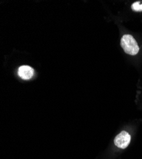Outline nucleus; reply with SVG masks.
I'll list each match as a JSON object with an SVG mask.
<instances>
[{"mask_svg": "<svg viewBox=\"0 0 142 159\" xmlns=\"http://www.w3.org/2000/svg\"><path fill=\"white\" fill-rule=\"evenodd\" d=\"M121 45L127 54L135 56L139 52V47L136 41L130 34H125L122 36L121 40Z\"/></svg>", "mask_w": 142, "mask_h": 159, "instance_id": "obj_1", "label": "nucleus"}, {"mask_svg": "<svg viewBox=\"0 0 142 159\" xmlns=\"http://www.w3.org/2000/svg\"><path fill=\"white\" fill-rule=\"evenodd\" d=\"M131 141V136L126 131H122L114 139V144L121 149L126 148Z\"/></svg>", "mask_w": 142, "mask_h": 159, "instance_id": "obj_2", "label": "nucleus"}, {"mask_svg": "<svg viewBox=\"0 0 142 159\" xmlns=\"http://www.w3.org/2000/svg\"><path fill=\"white\" fill-rule=\"evenodd\" d=\"M18 75L23 80H30L34 75V70L29 66H22L18 70Z\"/></svg>", "mask_w": 142, "mask_h": 159, "instance_id": "obj_3", "label": "nucleus"}, {"mask_svg": "<svg viewBox=\"0 0 142 159\" xmlns=\"http://www.w3.org/2000/svg\"><path fill=\"white\" fill-rule=\"evenodd\" d=\"M131 8L135 11H142V4L140 5L139 2H135L132 5Z\"/></svg>", "mask_w": 142, "mask_h": 159, "instance_id": "obj_4", "label": "nucleus"}]
</instances>
